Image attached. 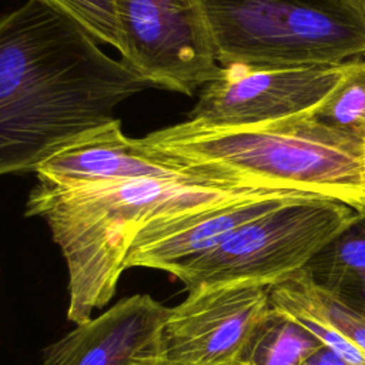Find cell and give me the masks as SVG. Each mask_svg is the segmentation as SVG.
I'll list each match as a JSON object with an SVG mask.
<instances>
[{"label": "cell", "instance_id": "cell-1", "mask_svg": "<svg viewBox=\"0 0 365 365\" xmlns=\"http://www.w3.org/2000/svg\"><path fill=\"white\" fill-rule=\"evenodd\" d=\"M150 84L76 20L27 0L0 23V173L37 168Z\"/></svg>", "mask_w": 365, "mask_h": 365}, {"label": "cell", "instance_id": "cell-2", "mask_svg": "<svg viewBox=\"0 0 365 365\" xmlns=\"http://www.w3.org/2000/svg\"><path fill=\"white\" fill-rule=\"evenodd\" d=\"M188 171L81 188H58L37 181L27 197L24 214L47 224L64 258L68 321L84 322L113 299L127 269L128 251L145 227L245 197L294 191L201 170Z\"/></svg>", "mask_w": 365, "mask_h": 365}, {"label": "cell", "instance_id": "cell-3", "mask_svg": "<svg viewBox=\"0 0 365 365\" xmlns=\"http://www.w3.org/2000/svg\"><path fill=\"white\" fill-rule=\"evenodd\" d=\"M181 170L301 191L365 208V141L312 114L252 127L184 121L138 138Z\"/></svg>", "mask_w": 365, "mask_h": 365}, {"label": "cell", "instance_id": "cell-4", "mask_svg": "<svg viewBox=\"0 0 365 365\" xmlns=\"http://www.w3.org/2000/svg\"><path fill=\"white\" fill-rule=\"evenodd\" d=\"M221 67L338 66L365 54L352 0H198Z\"/></svg>", "mask_w": 365, "mask_h": 365}, {"label": "cell", "instance_id": "cell-5", "mask_svg": "<svg viewBox=\"0 0 365 365\" xmlns=\"http://www.w3.org/2000/svg\"><path fill=\"white\" fill-rule=\"evenodd\" d=\"M356 211L318 195H301L237 230L218 247L168 271L187 292L247 285L272 288L307 268Z\"/></svg>", "mask_w": 365, "mask_h": 365}, {"label": "cell", "instance_id": "cell-6", "mask_svg": "<svg viewBox=\"0 0 365 365\" xmlns=\"http://www.w3.org/2000/svg\"><path fill=\"white\" fill-rule=\"evenodd\" d=\"M123 60L150 86L192 96L214 80L217 61L198 0H113Z\"/></svg>", "mask_w": 365, "mask_h": 365}, {"label": "cell", "instance_id": "cell-7", "mask_svg": "<svg viewBox=\"0 0 365 365\" xmlns=\"http://www.w3.org/2000/svg\"><path fill=\"white\" fill-rule=\"evenodd\" d=\"M354 64L221 67L188 114L205 127H252L314 114Z\"/></svg>", "mask_w": 365, "mask_h": 365}, {"label": "cell", "instance_id": "cell-8", "mask_svg": "<svg viewBox=\"0 0 365 365\" xmlns=\"http://www.w3.org/2000/svg\"><path fill=\"white\" fill-rule=\"evenodd\" d=\"M272 312L269 288L221 285L190 291L164 325L165 364L241 365Z\"/></svg>", "mask_w": 365, "mask_h": 365}, {"label": "cell", "instance_id": "cell-9", "mask_svg": "<svg viewBox=\"0 0 365 365\" xmlns=\"http://www.w3.org/2000/svg\"><path fill=\"white\" fill-rule=\"evenodd\" d=\"M168 314L148 294L121 298L50 344L40 365H164Z\"/></svg>", "mask_w": 365, "mask_h": 365}, {"label": "cell", "instance_id": "cell-10", "mask_svg": "<svg viewBox=\"0 0 365 365\" xmlns=\"http://www.w3.org/2000/svg\"><path fill=\"white\" fill-rule=\"evenodd\" d=\"M301 195L312 194L301 191L259 194L154 222L135 237L125 259V268L140 267L168 272L218 247L245 224Z\"/></svg>", "mask_w": 365, "mask_h": 365}, {"label": "cell", "instance_id": "cell-11", "mask_svg": "<svg viewBox=\"0 0 365 365\" xmlns=\"http://www.w3.org/2000/svg\"><path fill=\"white\" fill-rule=\"evenodd\" d=\"M188 173L143 147L138 138L127 137L117 118L63 147L37 168L36 175L46 185L81 188Z\"/></svg>", "mask_w": 365, "mask_h": 365}, {"label": "cell", "instance_id": "cell-12", "mask_svg": "<svg viewBox=\"0 0 365 365\" xmlns=\"http://www.w3.org/2000/svg\"><path fill=\"white\" fill-rule=\"evenodd\" d=\"M271 307L352 365H365V318L318 287L307 269L269 288Z\"/></svg>", "mask_w": 365, "mask_h": 365}, {"label": "cell", "instance_id": "cell-13", "mask_svg": "<svg viewBox=\"0 0 365 365\" xmlns=\"http://www.w3.org/2000/svg\"><path fill=\"white\" fill-rule=\"evenodd\" d=\"M312 281L365 318V208L309 261Z\"/></svg>", "mask_w": 365, "mask_h": 365}, {"label": "cell", "instance_id": "cell-14", "mask_svg": "<svg viewBox=\"0 0 365 365\" xmlns=\"http://www.w3.org/2000/svg\"><path fill=\"white\" fill-rule=\"evenodd\" d=\"M322 342L272 308L252 336L241 365H302Z\"/></svg>", "mask_w": 365, "mask_h": 365}, {"label": "cell", "instance_id": "cell-15", "mask_svg": "<svg viewBox=\"0 0 365 365\" xmlns=\"http://www.w3.org/2000/svg\"><path fill=\"white\" fill-rule=\"evenodd\" d=\"M312 115L334 128L364 137L365 60H354L348 74Z\"/></svg>", "mask_w": 365, "mask_h": 365}, {"label": "cell", "instance_id": "cell-16", "mask_svg": "<svg viewBox=\"0 0 365 365\" xmlns=\"http://www.w3.org/2000/svg\"><path fill=\"white\" fill-rule=\"evenodd\" d=\"M83 26L97 41L123 53V40L113 0H44Z\"/></svg>", "mask_w": 365, "mask_h": 365}, {"label": "cell", "instance_id": "cell-17", "mask_svg": "<svg viewBox=\"0 0 365 365\" xmlns=\"http://www.w3.org/2000/svg\"><path fill=\"white\" fill-rule=\"evenodd\" d=\"M302 365H352L344 356L332 351L331 348L322 345L317 349Z\"/></svg>", "mask_w": 365, "mask_h": 365}, {"label": "cell", "instance_id": "cell-18", "mask_svg": "<svg viewBox=\"0 0 365 365\" xmlns=\"http://www.w3.org/2000/svg\"><path fill=\"white\" fill-rule=\"evenodd\" d=\"M352 3L361 11V14L365 17V0H352Z\"/></svg>", "mask_w": 365, "mask_h": 365}, {"label": "cell", "instance_id": "cell-19", "mask_svg": "<svg viewBox=\"0 0 365 365\" xmlns=\"http://www.w3.org/2000/svg\"><path fill=\"white\" fill-rule=\"evenodd\" d=\"M362 140H364V141H365V134H364V137H362Z\"/></svg>", "mask_w": 365, "mask_h": 365}, {"label": "cell", "instance_id": "cell-20", "mask_svg": "<svg viewBox=\"0 0 365 365\" xmlns=\"http://www.w3.org/2000/svg\"><path fill=\"white\" fill-rule=\"evenodd\" d=\"M164 365H168V364H164Z\"/></svg>", "mask_w": 365, "mask_h": 365}]
</instances>
